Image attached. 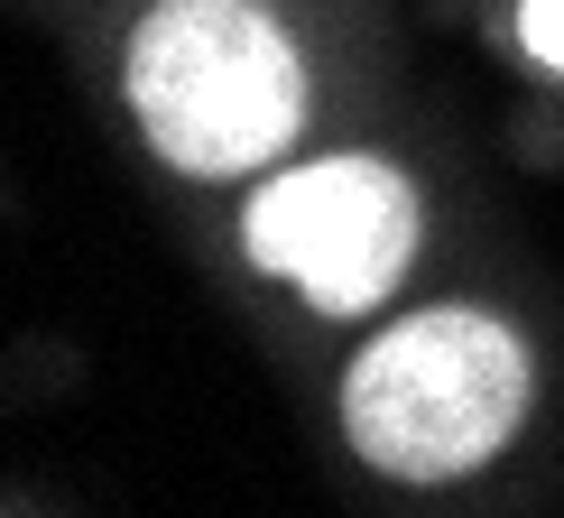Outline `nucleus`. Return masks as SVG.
Here are the masks:
<instances>
[{"mask_svg":"<svg viewBox=\"0 0 564 518\" xmlns=\"http://www.w3.org/2000/svg\"><path fill=\"white\" fill-rule=\"evenodd\" d=\"M528 343L473 305H426L389 324L370 352H351L343 435L389 482H463L528 427Z\"/></svg>","mask_w":564,"mask_h":518,"instance_id":"obj_1","label":"nucleus"},{"mask_svg":"<svg viewBox=\"0 0 564 518\" xmlns=\"http://www.w3.org/2000/svg\"><path fill=\"white\" fill-rule=\"evenodd\" d=\"M149 149L185 176H250L305 121V65L250 0H158L121 56Z\"/></svg>","mask_w":564,"mask_h":518,"instance_id":"obj_2","label":"nucleus"},{"mask_svg":"<svg viewBox=\"0 0 564 518\" xmlns=\"http://www.w3.org/2000/svg\"><path fill=\"white\" fill-rule=\"evenodd\" d=\"M241 241L315 315H370L426 241V204L389 158H305L250 195Z\"/></svg>","mask_w":564,"mask_h":518,"instance_id":"obj_3","label":"nucleus"},{"mask_svg":"<svg viewBox=\"0 0 564 518\" xmlns=\"http://www.w3.org/2000/svg\"><path fill=\"white\" fill-rule=\"evenodd\" d=\"M519 37L536 65H555L564 75V0H519Z\"/></svg>","mask_w":564,"mask_h":518,"instance_id":"obj_4","label":"nucleus"}]
</instances>
